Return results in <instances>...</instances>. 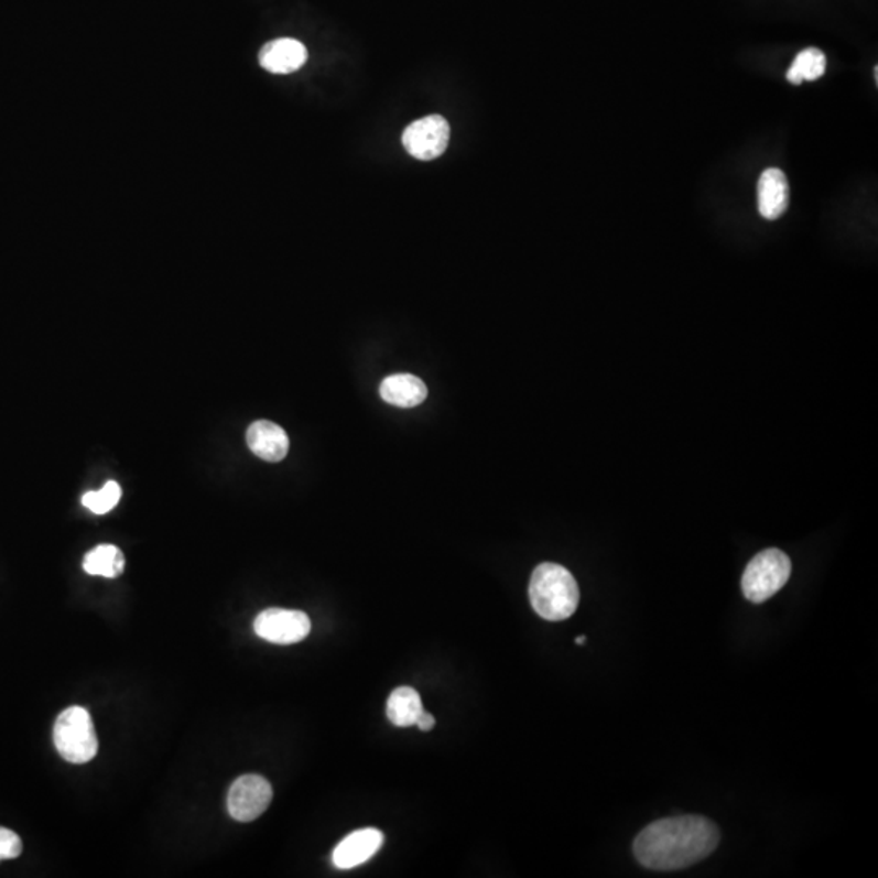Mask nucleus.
Returning <instances> with one entry per match:
<instances>
[{"label": "nucleus", "mask_w": 878, "mask_h": 878, "mask_svg": "<svg viewBox=\"0 0 878 878\" xmlns=\"http://www.w3.org/2000/svg\"><path fill=\"white\" fill-rule=\"evenodd\" d=\"M22 839L12 830L0 826V860L17 859L22 854Z\"/></svg>", "instance_id": "f3484780"}, {"label": "nucleus", "mask_w": 878, "mask_h": 878, "mask_svg": "<svg viewBox=\"0 0 878 878\" xmlns=\"http://www.w3.org/2000/svg\"><path fill=\"white\" fill-rule=\"evenodd\" d=\"M124 553L116 545L95 546L84 559V570L91 576L118 577L124 573Z\"/></svg>", "instance_id": "4468645a"}, {"label": "nucleus", "mask_w": 878, "mask_h": 878, "mask_svg": "<svg viewBox=\"0 0 878 878\" xmlns=\"http://www.w3.org/2000/svg\"><path fill=\"white\" fill-rule=\"evenodd\" d=\"M246 441L252 454L268 463H280L289 454L290 440L285 430L268 420L252 423L246 433Z\"/></svg>", "instance_id": "9d476101"}, {"label": "nucleus", "mask_w": 878, "mask_h": 878, "mask_svg": "<svg viewBox=\"0 0 878 878\" xmlns=\"http://www.w3.org/2000/svg\"><path fill=\"white\" fill-rule=\"evenodd\" d=\"M271 782L259 774H245L231 784L228 792V812L237 822L248 823L259 819L271 805Z\"/></svg>", "instance_id": "39448f33"}, {"label": "nucleus", "mask_w": 878, "mask_h": 878, "mask_svg": "<svg viewBox=\"0 0 878 878\" xmlns=\"http://www.w3.org/2000/svg\"><path fill=\"white\" fill-rule=\"evenodd\" d=\"M789 556L779 549H768L750 560L742 576L744 596L761 604L778 594L791 577Z\"/></svg>", "instance_id": "20e7f679"}, {"label": "nucleus", "mask_w": 878, "mask_h": 878, "mask_svg": "<svg viewBox=\"0 0 878 878\" xmlns=\"http://www.w3.org/2000/svg\"><path fill=\"white\" fill-rule=\"evenodd\" d=\"M789 207V183L781 170L763 171L758 181V210L767 220H778Z\"/></svg>", "instance_id": "9b49d317"}, {"label": "nucleus", "mask_w": 878, "mask_h": 878, "mask_svg": "<svg viewBox=\"0 0 878 878\" xmlns=\"http://www.w3.org/2000/svg\"><path fill=\"white\" fill-rule=\"evenodd\" d=\"M54 745L68 763L84 765L98 754V737L90 713L72 706L57 716L54 724Z\"/></svg>", "instance_id": "7ed1b4c3"}, {"label": "nucleus", "mask_w": 878, "mask_h": 878, "mask_svg": "<svg viewBox=\"0 0 878 878\" xmlns=\"http://www.w3.org/2000/svg\"><path fill=\"white\" fill-rule=\"evenodd\" d=\"M415 726L419 727L420 730H423V733H426V730H432L433 727H435V717H433L432 714L426 713V711H423V713L420 714L419 719H416Z\"/></svg>", "instance_id": "a211bd4d"}, {"label": "nucleus", "mask_w": 878, "mask_h": 878, "mask_svg": "<svg viewBox=\"0 0 878 878\" xmlns=\"http://www.w3.org/2000/svg\"><path fill=\"white\" fill-rule=\"evenodd\" d=\"M719 845V830L700 815L672 816L646 826L635 839L638 863L651 870H680L706 859Z\"/></svg>", "instance_id": "f257e3e1"}, {"label": "nucleus", "mask_w": 878, "mask_h": 878, "mask_svg": "<svg viewBox=\"0 0 878 878\" xmlns=\"http://www.w3.org/2000/svg\"><path fill=\"white\" fill-rule=\"evenodd\" d=\"M379 394L388 404L410 409L426 401L429 389L422 379L413 375L388 376L379 386Z\"/></svg>", "instance_id": "f8f14e48"}, {"label": "nucleus", "mask_w": 878, "mask_h": 878, "mask_svg": "<svg viewBox=\"0 0 878 878\" xmlns=\"http://www.w3.org/2000/svg\"><path fill=\"white\" fill-rule=\"evenodd\" d=\"M532 607L549 621H562L575 614L579 587L572 573L556 563H542L529 584Z\"/></svg>", "instance_id": "f03ea898"}, {"label": "nucleus", "mask_w": 878, "mask_h": 878, "mask_svg": "<svg viewBox=\"0 0 878 878\" xmlns=\"http://www.w3.org/2000/svg\"><path fill=\"white\" fill-rule=\"evenodd\" d=\"M384 843V835L376 828L357 830L338 843L334 849V866L340 870L355 869L368 863Z\"/></svg>", "instance_id": "1a4fd4ad"}, {"label": "nucleus", "mask_w": 878, "mask_h": 878, "mask_svg": "<svg viewBox=\"0 0 878 878\" xmlns=\"http://www.w3.org/2000/svg\"><path fill=\"white\" fill-rule=\"evenodd\" d=\"M388 717L394 726H415L416 719L423 713V703L416 690L410 686H399L388 700Z\"/></svg>", "instance_id": "ddd939ff"}, {"label": "nucleus", "mask_w": 878, "mask_h": 878, "mask_svg": "<svg viewBox=\"0 0 878 878\" xmlns=\"http://www.w3.org/2000/svg\"><path fill=\"white\" fill-rule=\"evenodd\" d=\"M307 50L302 41L293 37H279L269 41L259 51V66L273 75H290L306 64Z\"/></svg>", "instance_id": "6e6552de"}, {"label": "nucleus", "mask_w": 878, "mask_h": 878, "mask_svg": "<svg viewBox=\"0 0 878 878\" xmlns=\"http://www.w3.org/2000/svg\"><path fill=\"white\" fill-rule=\"evenodd\" d=\"M122 490L118 481H108L100 491H88L82 498V505L94 514H106L116 508L121 500Z\"/></svg>", "instance_id": "dca6fc26"}, {"label": "nucleus", "mask_w": 878, "mask_h": 878, "mask_svg": "<svg viewBox=\"0 0 878 878\" xmlns=\"http://www.w3.org/2000/svg\"><path fill=\"white\" fill-rule=\"evenodd\" d=\"M584 642H586V637H577L576 638V644H584Z\"/></svg>", "instance_id": "6ab92c4d"}, {"label": "nucleus", "mask_w": 878, "mask_h": 878, "mask_svg": "<svg viewBox=\"0 0 878 878\" xmlns=\"http://www.w3.org/2000/svg\"><path fill=\"white\" fill-rule=\"evenodd\" d=\"M451 129L440 115L426 116L412 122L402 136L407 152L422 162L438 159L446 152Z\"/></svg>", "instance_id": "0eeeda50"}, {"label": "nucleus", "mask_w": 878, "mask_h": 878, "mask_svg": "<svg viewBox=\"0 0 878 878\" xmlns=\"http://www.w3.org/2000/svg\"><path fill=\"white\" fill-rule=\"evenodd\" d=\"M825 54L816 50V47H807V50L802 51V53L795 57L794 63H792L791 68L788 71V80L791 82L792 85L819 80V78L825 75Z\"/></svg>", "instance_id": "2eb2a0df"}, {"label": "nucleus", "mask_w": 878, "mask_h": 878, "mask_svg": "<svg viewBox=\"0 0 878 878\" xmlns=\"http://www.w3.org/2000/svg\"><path fill=\"white\" fill-rule=\"evenodd\" d=\"M254 631L273 644H295L311 633V620L302 610L268 608L256 618Z\"/></svg>", "instance_id": "423d86ee"}]
</instances>
